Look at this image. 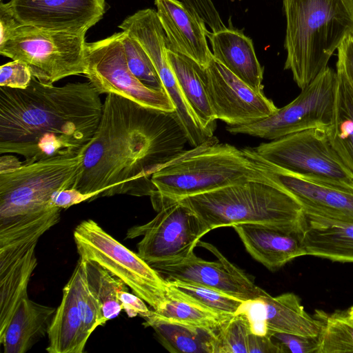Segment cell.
Returning a JSON list of instances; mask_svg holds the SVG:
<instances>
[{"label": "cell", "instance_id": "obj_1", "mask_svg": "<svg viewBox=\"0 0 353 353\" xmlns=\"http://www.w3.org/2000/svg\"><path fill=\"white\" fill-rule=\"evenodd\" d=\"M187 142L174 112L108 94L74 188L92 194V201L121 194L151 196L152 175L183 152Z\"/></svg>", "mask_w": 353, "mask_h": 353}, {"label": "cell", "instance_id": "obj_2", "mask_svg": "<svg viewBox=\"0 0 353 353\" xmlns=\"http://www.w3.org/2000/svg\"><path fill=\"white\" fill-rule=\"evenodd\" d=\"M103 109L87 82L62 86L34 77L24 89L0 87V154H17L23 164L78 155L92 139Z\"/></svg>", "mask_w": 353, "mask_h": 353}, {"label": "cell", "instance_id": "obj_3", "mask_svg": "<svg viewBox=\"0 0 353 353\" xmlns=\"http://www.w3.org/2000/svg\"><path fill=\"white\" fill-rule=\"evenodd\" d=\"M283 11L284 69L303 90L327 67L342 42L353 36V0H291Z\"/></svg>", "mask_w": 353, "mask_h": 353}, {"label": "cell", "instance_id": "obj_4", "mask_svg": "<svg viewBox=\"0 0 353 353\" xmlns=\"http://www.w3.org/2000/svg\"><path fill=\"white\" fill-rule=\"evenodd\" d=\"M242 148L213 136L163 164L151 177L157 211L165 204L250 180H268Z\"/></svg>", "mask_w": 353, "mask_h": 353}, {"label": "cell", "instance_id": "obj_5", "mask_svg": "<svg viewBox=\"0 0 353 353\" xmlns=\"http://www.w3.org/2000/svg\"><path fill=\"white\" fill-rule=\"evenodd\" d=\"M179 201L192 210L210 231L241 223H263L301 233L305 223L301 203L270 179L234 183Z\"/></svg>", "mask_w": 353, "mask_h": 353}, {"label": "cell", "instance_id": "obj_6", "mask_svg": "<svg viewBox=\"0 0 353 353\" xmlns=\"http://www.w3.org/2000/svg\"><path fill=\"white\" fill-rule=\"evenodd\" d=\"M85 148L73 157L23 163L14 171L0 174V223L55 208L51 204L52 194L74 188L82 171Z\"/></svg>", "mask_w": 353, "mask_h": 353}, {"label": "cell", "instance_id": "obj_7", "mask_svg": "<svg viewBox=\"0 0 353 353\" xmlns=\"http://www.w3.org/2000/svg\"><path fill=\"white\" fill-rule=\"evenodd\" d=\"M73 236L80 258L97 263L108 270L153 310L163 307L170 296L168 281L138 254L92 219L77 225Z\"/></svg>", "mask_w": 353, "mask_h": 353}, {"label": "cell", "instance_id": "obj_8", "mask_svg": "<svg viewBox=\"0 0 353 353\" xmlns=\"http://www.w3.org/2000/svg\"><path fill=\"white\" fill-rule=\"evenodd\" d=\"M85 34L21 24L0 45V54L26 63L39 81L53 84L69 76L84 74Z\"/></svg>", "mask_w": 353, "mask_h": 353}, {"label": "cell", "instance_id": "obj_9", "mask_svg": "<svg viewBox=\"0 0 353 353\" xmlns=\"http://www.w3.org/2000/svg\"><path fill=\"white\" fill-rule=\"evenodd\" d=\"M252 148L264 159L297 175L353 191V176L332 149L325 129L298 132Z\"/></svg>", "mask_w": 353, "mask_h": 353}, {"label": "cell", "instance_id": "obj_10", "mask_svg": "<svg viewBox=\"0 0 353 353\" xmlns=\"http://www.w3.org/2000/svg\"><path fill=\"white\" fill-rule=\"evenodd\" d=\"M336 83V72L327 66L273 114L248 125H227L226 130L270 141L309 129L325 130L332 122Z\"/></svg>", "mask_w": 353, "mask_h": 353}, {"label": "cell", "instance_id": "obj_11", "mask_svg": "<svg viewBox=\"0 0 353 353\" xmlns=\"http://www.w3.org/2000/svg\"><path fill=\"white\" fill-rule=\"evenodd\" d=\"M148 223L130 228L126 239L142 236L137 254L152 267L178 261L194 252L210 232L198 215L179 201L163 205Z\"/></svg>", "mask_w": 353, "mask_h": 353}, {"label": "cell", "instance_id": "obj_12", "mask_svg": "<svg viewBox=\"0 0 353 353\" xmlns=\"http://www.w3.org/2000/svg\"><path fill=\"white\" fill-rule=\"evenodd\" d=\"M84 75L100 94L113 93L148 108L175 111L164 90L148 88L131 72L121 42V32L86 43Z\"/></svg>", "mask_w": 353, "mask_h": 353}, {"label": "cell", "instance_id": "obj_13", "mask_svg": "<svg viewBox=\"0 0 353 353\" xmlns=\"http://www.w3.org/2000/svg\"><path fill=\"white\" fill-rule=\"evenodd\" d=\"M265 175L292 194L305 216L353 223V191L309 179L281 168L257 154L252 147L242 148Z\"/></svg>", "mask_w": 353, "mask_h": 353}, {"label": "cell", "instance_id": "obj_14", "mask_svg": "<svg viewBox=\"0 0 353 353\" xmlns=\"http://www.w3.org/2000/svg\"><path fill=\"white\" fill-rule=\"evenodd\" d=\"M205 70L206 90L212 112L216 120L227 125H248L279 110L264 93L252 90L213 56Z\"/></svg>", "mask_w": 353, "mask_h": 353}, {"label": "cell", "instance_id": "obj_15", "mask_svg": "<svg viewBox=\"0 0 353 353\" xmlns=\"http://www.w3.org/2000/svg\"><path fill=\"white\" fill-rule=\"evenodd\" d=\"M201 246L216 258L208 261L193 252L189 256L153 266L166 281L178 280L206 286L243 301L259 299L266 292L256 285L251 278L230 262L213 245L199 241Z\"/></svg>", "mask_w": 353, "mask_h": 353}, {"label": "cell", "instance_id": "obj_16", "mask_svg": "<svg viewBox=\"0 0 353 353\" xmlns=\"http://www.w3.org/2000/svg\"><path fill=\"white\" fill-rule=\"evenodd\" d=\"M46 231L19 232L0 238V336L28 296V283L37 265L35 248Z\"/></svg>", "mask_w": 353, "mask_h": 353}, {"label": "cell", "instance_id": "obj_17", "mask_svg": "<svg viewBox=\"0 0 353 353\" xmlns=\"http://www.w3.org/2000/svg\"><path fill=\"white\" fill-rule=\"evenodd\" d=\"M22 25L73 34H85L105 12V0H10Z\"/></svg>", "mask_w": 353, "mask_h": 353}, {"label": "cell", "instance_id": "obj_18", "mask_svg": "<svg viewBox=\"0 0 353 353\" xmlns=\"http://www.w3.org/2000/svg\"><path fill=\"white\" fill-rule=\"evenodd\" d=\"M251 256L271 272L306 255L297 231L263 223H241L232 227Z\"/></svg>", "mask_w": 353, "mask_h": 353}, {"label": "cell", "instance_id": "obj_19", "mask_svg": "<svg viewBox=\"0 0 353 353\" xmlns=\"http://www.w3.org/2000/svg\"><path fill=\"white\" fill-rule=\"evenodd\" d=\"M154 4L169 48L205 68L212 57L207 43L205 24L179 0H154Z\"/></svg>", "mask_w": 353, "mask_h": 353}, {"label": "cell", "instance_id": "obj_20", "mask_svg": "<svg viewBox=\"0 0 353 353\" xmlns=\"http://www.w3.org/2000/svg\"><path fill=\"white\" fill-rule=\"evenodd\" d=\"M212 56L254 91L263 93V68L256 57L252 41L242 32L225 28L207 31Z\"/></svg>", "mask_w": 353, "mask_h": 353}, {"label": "cell", "instance_id": "obj_21", "mask_svg": "<svg viewBox=\"0 0 353 353\" xmlns=\"http://www.w3.org/2000/svg\"><path fill=\"white\" fill-rule=\"evenodd\" d=\"M300 239L306 255L353 263V223L305 216Z\"/></svg>", "mask_w": 353, "mask_h": 353}, {"label": "cell", "instance_id": "obj_22", "mask_svg": "<svg viewBox=\"0 0 353 353\" xmlns=\"http://www.w3.org/2000/svg\"><path fill=\"white\" fill-rule=\"evenodd\" d=\"M56 309L23 299L18 305L0 343L4 353H24L48 334Z\"/></svg>", "mask_w": 353, "mask_h": 353}, {"label": "cell", "instance_id": "obj_23", "mask_svg": "<svg viewBox=\"0 0 353 353\" xmlns=\"http://www.w3.org/2000/svg\"><path fill=\"white\" fill-rule=\"evenodd\" d=\"M167 57L185 99L203 130L213 137L216 121L209 101L205 67L169 48Z\"/></svg>", "mask_w": 353, "mask_h": 353}, {"label": "cell", "instance_id": "obj_24", "mask_svg": "<svg viewBox=\"0 0 353 353\" xmlns=\"http://www.w3.org/2000/svg\"><path fill=\"white\" fill-rule=\"evenodd\" d=\"M49 353H83L89 339L77 305L74 278L72 275L63 289L48 331Z\"/></svg>", "mask_w": 353, "mask_h": 353}, {"label": "cell", "instance_id": "obj_25", "mask_svg": "<svg viewBox=\"0 0 353 353\" xmlns=\"http://www.w3.org/2000/svg\"><path fill=\"white\" fill-rule=\"evenodd\" d=\"M265 307V319L268 334L283 332L304 336L317 337L322 322L309 314L299 297L287 292L272 296L268 292L260 297Z\"/></svg>", "mask_w": 353, "mask_h": 353}, {"label": "cell", "instance_id": "obj_26", "mask_svg": "<svg viewBox=\"0 0 353 353\" xmlns=\"http://www.w3.org/2000/svg\"><path fill=\"white\" fill-rule=\"evenodd\" d=\"M143 323L151 327L160 343L172 353H214L216 332L165 319L153 310Z\"/></svg>", "mask_w": 353, "mask_h": 353}, {"label": "cell", "instance_id": "obj_27", "mask_svg": "<svg viewBox=\"0 0 353 353\" xmlns=\"http://www.w3.org/2000/svg\"><path fill=\"white\" fill-rule=\"evenodd\" d=\"M336 72L333 119L325 132L336 156L353 176V88Z\"/></svg>", "mask_w": 353, "mask_h": 353}, {"label": "cell", "instance_id": "obj_28", "mask_svg": "<svg viewBox=\"0 0 353 353\" xmlns=\"http://www.w3.org/2000/svg\"><path fill=\"white\" fill-rule=\"evenodd\" d=\"M170 290L169 298L163 307L153 310L161 318L217 332L232 316L212 312Z\"/></svg>", "mask_w": 353, "mask_h": 353}, {"label": "cell", "instance_id": "obj_29", "mask_svg": "<svg viewBox=\"0 0 353 353\" xmlns=\"http://www.w3.org/2000/svg\"><path fill=\"white\" fill-rule=\"evenodd\" d=\"M84 261L88 282L99 303L103 325L123 310L118 294L128 286L97 263Z\"/></svg>", "mask_w": 353, "mask_h": 353}, {"label": "cell", "instance_id": "obj_30", "mask_svg": "<svg viewBox=\"0 0 353 353\" xmlns=\"http://www.w3.org/2000/svg\"><path fill=\"white\" fill-rule=\"evenodd\" d=\"M314 316L322 322L317 353L353 352V319L348 310L332 313L316 310Z\"/></svg>", "mask_w": 353, "mask_h": 353}, {"label": "cell", "instance_id": "obj_31", "mask_svg": "<svg viewBox=\"0 0 353 353\" xmlns=\"http://www.w3.org/2000/svg\"><path fill=\"white\" fill-rule=\"evenodd\" d=\"M170 289L178 295L219 314L233 316L245 301L221 291L196 283L178 280L167 281Z\"/></svg>", "mask_w": 353, "mask_h": 353}, {"label": "cell", "instance_id": "obj_32", "mask_svg": "<svg viewBox=\"0 0 353 353\" xmlns=\"http://www.w3.org/2000/svg\"><path fill=\"white\" fill-rule=\"evenodd\" d=\"M74 278L77 305L85 331L90 336L103 325L99 303L90 288L86 277L85 261L79 257L72 274Z\"/></svg>", "mask_w": 353, "mask_h": 353}, {"label": "cell", "instance_id": "obj_33", "mask_svg": "<svg viewBox=\"0 0 353 353\" xmlns=\"http://www.w3.org/2000/svg\"><path fill=\"white\" fill-rule=\"evenodd\" d=\"M121 42L131 72L148 88L164 90L153 63L141 44L124 31H121Z\"/></svg>", "mask_w": 353, "mask_h": 353}, {"label": "cell", "instance_id": "obj_34", "mask_svg": "<svg viewBox=\"0 0 353 353\" xmlns=\"http://www.w3.org/2000/svg\"><path fill=\"white\" fill-rule=\"evenodd\" d=\"M251 333L246 316L239 312L216 332L214 353H248Z\"/></svg>", "mask_w": 353, "mask_h": 353}, {"label": "cell", "instance_id": "obj_35", "mask_svg": "<svg viewBox=\"0 0 353 353\" xmlns=\"http://www.w3.org/2000/svg\"><path fill=\"white\" fill-rule=\"evenodd\" d=\"M270 335L280 347L282 353H317L318 336H304L283 332H272Z\"/></svg>", "mask_w": 353, "mask_h": 353}, {"label": "cell", "instance_id": "obj_36", "mask_svg": "<svg viewBox=\"0 0 353 353\" xmlns=\"http://www.w3.org/2000/svg\"><path fill=\"white\" fill-rule=\"evenodd\" d=\"M32 75L28 66L17 60H12L0 67V87L26 88Z\"/></svg>", "mask_w": 353, "mask_h": 353}, {"label": "cell", "instance_id": "obj_37", "mask_svg": "<svg viewBox=\"0 0 353 353\" xmlns=\"http://www.w3.org/2000/svg\"><path fill=\"white\" fill-rule=\"evenodd\" d=\"M187 9L213 32L225 25L212 0H182Z\"/></svg>", "mask_w": 353, "mask_h": 353}, {"label": "cell", "instance_id": "obj_38", "mask_svg": "<svg viewBox=\"0 0 353 353\" xmlns=\"http://www.w3.org/2000/svg\"><path fill=\"white\" fill-rule=\"evenodd\" d=\"M336 68L353 88V36L347 37L338 48Z\"/></svg>", "mask_w": 353, "mask_h": 353}, {"label": "cell", "instance_id": "obj_39", "mask_svg": "<svg viewBox=\"0 0 353 353\" xmlns=\"http://www.w3.org/2000/svg\"><path fill=\"white\" fill-rule=\"evenodd\" d=\"M118 297L123 310L129 317L139 315L145 319L151 315L152 310H149L142 299L135 294L130 293L128 288L121 290Z\"/></svg>", "mask_w": 353, "mask_h": 353}, {"label": "cell", "instance_id": "obj_40", "mask_svg": "<svg viewBox=\"0 0 353 353\" xmlns=\"http://www.w3.org/2000/svg\"><path fill=\"white\" fill-rule=\"evenodd\" d=\"M94 196L84 194L76 188L61 189L54 192L51 197V204L61 209H67L83 201H92Z\"/></svg>", "mask_w": 353, "mask_h": 353}, {"label": "cell", "instance_id": "obj_41", "mask_svg": "<svg viewBox=\"0 0 353 353\" xmlns=\"http://www.w3.org/2000/svg\"><path fill=\"white\" fill-rule=\"evenodd\" d=\"M21 24L15 18L9 3L0 4V45L5 43Z\"/></svg>", "mask_w": 353, "mask_h": 353}, {"label": "cell", "instance_id": "obj_42", "mask_svg": "<svg viewBox=\"0 0 353 353\" xmlns=\"http://www.w3.org/2000/svg\"><path fill=\"white\" fill-rule=\"evenodd\" d=\"M248 353H282L280 347L270 334L259 335L251 333L248 342Z\"/></svg>", "mask_w": 353, "mask_h": 353}, {"label": "cell", "instance_id": "obj_43", "mask_svg": "<svg viewBox=\"0 0 353 353\" xmlns=\"http://www.w3.org/2000/svg\"><path fill=\"white\" fill-rule=\"evenodd\" d=\"M23 161L13 156L5 154L0 157V174L14 171L21 167Z\"/></svg>", "mask_w": 353, "mask_h": 353}, {"label": "cell", "instance_id": "obj_44", "mask_svg": "<svg viewBox=\"0 0 353 353\" xmlns=\"http://www.w3.org/2000/svg\"><path fill=\"white\" fill-rule=\"evenodd\" d=\"M350 316L353 319V305L348 309Z\"/></svg>", "mask_w": 353, "mask_h": 353}, {"label": "cell", "instance_id": "obj_45", "mask_svg": "<svg viewBox=\"0 0 353 353\" xmlns=\"http://www.w3.org/2000/svg\"><path fill=\"white\" fill-rule=\"evenodd\" d=\"M291 0H283V6L288 3Z\"/></svg>", "mask_w": 353, "mask_h": 353}, {"label": "cell", "instance_id": "obj_46", "mask_svg": "<svg viewBox=\"0 0 353 353\" xmlns=\"http://www.w3.org/2000/svg\"><path fill=\"white\" fill-rule=\"evenodd\" d=\"M1 1H3V0H1Z\"/></svg>", "mask_w": 353, "mask_h": 353}]
</instances>
